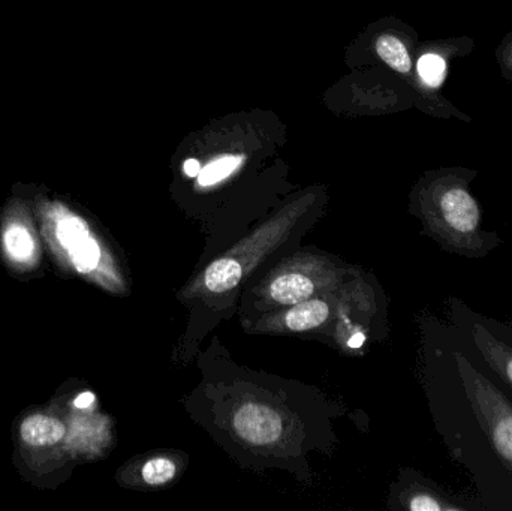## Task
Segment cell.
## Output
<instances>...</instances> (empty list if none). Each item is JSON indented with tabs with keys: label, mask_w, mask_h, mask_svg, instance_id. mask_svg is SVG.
I'll return each mask as SVG.
<instances>
[{
	"label": "cell",
	"mask_w": 512,
	"mask_h": 511,
	"mask_svg": "<svg viewBox=\"0 0 512 511\" xmlns=\"http://www.w3.org/2000/svg\"><path fill=\"white\" fill-rule=\"evenodd\" d=\"M93 399L84 393L57 390L50 402L32 405L15 419L12 428L14 461L20 476L39 489L65 483L72 465L89 455V429L83 420Z\"/></svg>",
	"instance_id": "1"
},
{
	"label": "cell",
	"mask_w": 512,
	"mask_h": 511,
	"mask_svg": "<svg viewBox=\"0 0 512 511\" xmlns=\"http://www.w3.org/2000/svg\"><path fill=\"white\" fill-rule=\"evenodd\" d=\"M41 231L48 263L60 278L105 281L107 254L101 236L77 203L39 183H24Z\"/></svg>",
	"instance_id": "2"
},
{
	"label": "cell",
	"mask_w": 512,
	"mask_h": 511,
	"mask_svg": "<svg viewBox=\"0 0 512 511\" xmlns=\"http://www.w3.org/2000/svg\"><path fill=\"white\" fill-rule=\"evenodd\" d=\"M421 216L429 236L450 254L480 260L502 243L481 227L480 204L459 177L438 179L424 192Z\"/></svg>",
	"instance_id": "3"
},
{
	"label": "cell",
	"mask_w": 512,
	"mask_h": 511,
	"mask_svg": "<svg viewBox=\"0 0 512 511\" xmlns=\"http://www.w3.org/2000/svg\"><path fill=\"white\" fill-rule=\"evenodd\" d=\"M0 263L21 282L42 278L47 254L24 183H14L0 207Z\"/></svg>",
	"instance_id": "4"
},
{
	"label": "cell",
	"mask_w": 512,
	"mask_h": 511,
	"mask_svg": "<svg viewBox=\"0 0 512 511\" xmlns=\"http://www.w3.org/2000/svg\"><path fill=\"white\" fill-rule=\"evenodd\" d=\"M466 396L477 414L496 455L512 473V404L463 356H457Z\"/></svg>",
	"instance_id": "5"
},
{
	"label": "cell",
	"mask_w": 512,
	"mask_h": 511,
	"mask_svg": "<svg viewBox=\"0 0 512 511\" xmlns=\"http://www.w3.org/2000/svg\"><path fill=\"white\" fill-rule=\"evenodd\" d=\"M234 428L248 443L265 446L279 440L282 435V419L273 408L251 402L237 411Z\"/></svg>",
	"instance_id": "6"
},
{
	"label": "cell",
	"mask_w": 512,
	"mask_h": 511,
	"mask_svg": "<svg viewBox=\"0 0 512 511\" xmlns=\"http://www.w3.org/2000/svg\"><path fill=\"white\" fill-rule=\"evenodd\" d=\"M472 338L490 368L512 387V348L495 338L480 323L472 327Z\"/></svg>",
	"instance_id": "7"
},
{
	"label": "cell",
	"mask_w": 512,
	"mask_h": 511,
	"mask_svg": "<svg viewBox=\"0 0 512 511\" xmlns=\"http://www.w3.org/2000/svg\"><path fill=\"white\" fill-rule=\"evenodd\" d=\"M315 287L307 276L300 273H288L274 279L270 285V294L280 305L294 306L312 296Z\"/></svg>",
	"instance_id": "8"
},
{
	"label": "cell",
	"mask_w": 512,
	"mask_h": 511,
	"mask_svg": "<svg viewBox=\"0 0 512 511\" xmlns=\"http://www.w3.org/2000/svg\"><path fill=\"white\" fill-rule=\"evenodd\" d=\"M330 315V308L322 300H304L297 303L294 308L286 314V326L292 332H307L316 329L327 321Z\"/></svg>",
	"instance_id": "9"
},
{
	"label": "cell",
	"mask_w": 512,
	"mask_h": 511,
	"mask_svg": "<svg viewBox=\"0 0 512 511\" xmlns=\"http://www.w3.org/2000/svg\"><path fill=\"white\" fill-rule=\"evenodd\" d=\"M243 269L236 260L231 258H222L215 261L212 266L207 269L206 287L212 293L221 294L233 290L242 281Z\"/></svg>",
	"instance_id": "10"
},
{
	"label": "cell",
	"mask_w": 512,
	"mask_h": 511,
	"mask_svg": "<svg viewBox=\"0 0 512 511\" xmlns=\"http://www.w3.org/2000/svg\"><path fill=\"white\" fill-rule=\"evenodd\" d=\"M376 53L394 71L409 74L412 68L411 56L402 41L393 35H382L376 41Z\"/></svg>",
	"instance_id": "11"
},
{
	"label": "cell",
	"mask_w": 512,
	"mask_h": 511,
	"mask_svg": "<svg viewBox=\"0 0 512 511\" xmlns=\"http://www.w3.org/2000/svg\"><path fill=\"white\" fill-rule=\"evenodd\" d=\"M240 164H242V156L227 155L215 159L206 167L201 168L200 174H198V183L201 186L216 185L231 176Z\"/></svg>",
	"instance_id": "12"
},
{
	"label": "cell",
	"mask_w": 512,
	"mask_h": 511,
	"mask_svg": "<svg viewBox=\"0 0 512 511\" xmlns=\"http://www.w3.org/2000/svg\"><path fill=\"white\" fill-rule=\"evenodd\" d=\"M418 74L421 80L430 87H439L444 83L447 65L439 54L427 53L418 60Z\"/></svg>",
	"instance_id": "13"
},
{
	"label": "cell",
	"mask_w": 512,
	"mask_h": 511,
	"mask_svg": "<svg viewBox=\"0 0 512 511\" xmlns=\"http://www.w3.org/2000/svg\"><path fill=\"white\" fill-rule=\"evenodd\" d=\"M144 482L150 486H161L170 482L176 476V465L170 459L156 458L150 459L144 464L141 470Z\"/></svg>",
	"instance_id": "14"
},
{
	"label": "cell",
	"mask_w": 512,
	"mask_h": 511,
	"mask_svg": "<svg viewBox=\"0 0 512 511\" xmlns=\"http://www.w3.org/2000/svg\"><path fill=\"white\" fill-rule=\"evenodd\" d=\"M183 171H185L188 177H197L201 171L200 161H197V159H188V161L183 164Z\"/></svg>",
	"instance_id": "15"
},
{
	"label": "cell",
	"mask_w": 512,
	"mask_h": 511,
	"mask_svg": "<svg viewBox=\"0 0 512 511\" xmlns=\"http://www.w3.org/2000/svg\"><path fill=\"white\" fill-rule=\"evenodd\" d=\"M364 341H366V336H364L363 333H357V335L349 339L348 345L351 348H360L361 345L364 344Z\"/></svg>",
	"instance_id": "16"
}]
</instances>
